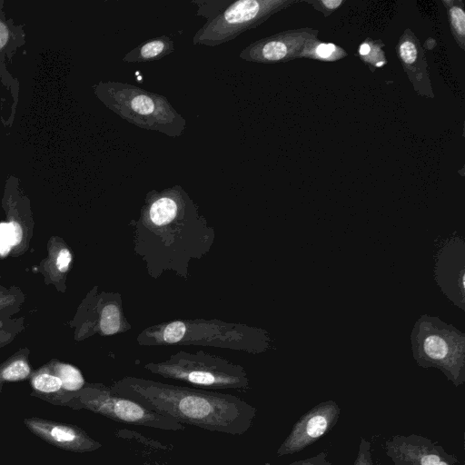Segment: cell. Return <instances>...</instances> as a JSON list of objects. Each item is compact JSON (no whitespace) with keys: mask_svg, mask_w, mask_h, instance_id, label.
Returning a JSON list of instances; mask_svg holds the SVG:
<instances>
[{"mask_svg":"<svg viewBox=\"0 0 465 465\" xmlns=\"http://www.w3.org/2000/svg\"><path fill=\"white\" fill-rule=\"evenodd\" d=\"M23 422L34 435L63 450L81 453L102 447V443L74 424L38 417L25 418Z\"/></svg>","mask_w":465,"mask_h":465,"instance_id":"cell-13","label":"cell"},{"mask_svg":"<svg viewBox=\"0 0 465 465\" xmlns=\"http://www.w3.org/2000/svg\"><path fill=\"white\" fill-rule=\"evenodd\" d=\"M320 31L312 27L287 29L248 45L239 57L259 64H280L298 58L307 41L318 38Z\"/></svg>","mask_w":465,"mask_h":465,"instance_id":"cell-10","label":"cell"},{"mask_svg":"<svg viewBox=\"0 0 465 465\" xmlns=\"http://www.w3.org/2000/svg\"><path fill=\"white\" fill-rule=\"evenodd\" d=\"M395 52L417 94L434 98L423 46L410 28L400 36Z\"/></svg>","mask_w":465,"mask_h":465,"instance_id":"cell-14","label":"cell"},{"mask_svg":"<svg viewBox=\"0 0 465 465\" xmlns=\"http://www.w3.org/2000/svg\"><path fill=\"white\" fill-rule=\"evenodd\" d=\"M46 363L60 378L63 389L68 393L78 396L81 390L84 388L87 383L82 371L76 366L56 359H52Z\"/></svg>","mask_w":465,"mask_h":465,"instance_id":"cell-21","label":"cell"},{"mask_svg":"<svg viewBox=\"0 0 465 465\" xmlns=\"http://www.w3.org/2000/svg\"><path fill=\"white\" fill-rule=\"evenodd\" d=\"M47 255L37 266L45 285H53L57 292L64 293L66 280L74 256L67 242L60 236H51L46 244Z\"/></svg>","mask_w":465,"mask_h":465,"instance_id":"cell-16","label":"cell"},{"mask_svg":"<svg viewBox=\"0 0 465 465\" xmlns=\"http://www.w3.org/2000/svg\"><path fill=\"white\" fill-rule=\"evenodd\" d=\"M68 324L77 341L94 335L114 336L132 329L124 312L122 294L101 291L98 286L85 294Z\"/></svg>","mask_w":465,"mask_h":465,"instance_id":"cell-8","label":"cell"},{"mask_svg":"<svg viewBox=\"0 0 465 465\" xmlns=\"http://www.w3.org/2000/svg\"><path fill=\"white\" fill-rule=\"evenodd\" d=\"M140 465H162V464H160V463L143 462V463H142V464H140Z\"/></svg>","mask_w":465,"mask_h":465,"instance_id":"cell-32","label":"cell"},{"mask_svg":"<svg viewBox=\"0 0 465 465\" xmlns=\"http://www.w3.org/2000/svg\"><path fill=\"white\" fill-rule=\"evenodd\" d=\"M174 51L173 41L166 36L147 39L126 53L122 58L125 63H147L163 59Z\"/></svg>","mask_w":465,"mask_h":465,"instance_id":"cell-18","label":"cell"},{"mask_svg":"<svg viewBox=\"0 0 465 465\" xmlns=\"http://www.w3.org/2000/svg\"><path fill=\"white\" fill-rule=\"evenodd\" d=\"M301 0H238L208 20L193 37V45L216 46L253 29Z\"/></svg>","mask_w":465,"mask_h":465,"instance_id":"cell-6","label":"cell"},{"mask_svg":"<svg viewBox=\"0 0 465 465\" xmlns=\"http://www.w3.org/2000/svg\"><path fill=\"white\" fill-rule=\"evenodd\" d=\"M384 46L385 45L381 39L374 40L368 37L360 45L357 55L369 66L370 70L374 72L376 68L387 64L383 51Z\"/></svg>","mask_w":465,"mask_h":465,"instance_id":"cell-23","label":"cell"},{"mask_svg":"<svg viewBox=\"0 0 465 465\" xmlns=\"http://www.w3.org/2000/svg\"><path fill=\"white\" fill-rule=\"evenodd\" d=\"M143 368L154 375L198 389H250L247 373L242 365L204 351H179L162 361L147 362Z\"/></svg>","mask_w":465,"mask_h":465,"instance_id":"cell-5","label":"cell"},{"mask_svg":"<svg viewBox=\"0 0 465 465\" xmlns=\"http://www.w3.org/2000/svg\"><path fill=\"white\" fill-rule=\"evenodd\" d=\"M451 35L461 50H465V7L462 0H442Z\"/></svg>","mask_w":465,"mask_h":465,"instance_id":"cell-22","label":"cell"},{"mask_svg":"<svg viewBox=\"0 0 465 465\" xmlns=\"http://www.w3.org/2000/svg\"><path fill=\"white\" fill-rule=\"evenodd\" d=\"M1 206L7 220L10 255L16 258L28 251L35 222L30 199L21 187L20 180L13 174L5 180Z\"/></svg>","mask_w":465,"mask_h":465,"instance_id":"cell-9","label":"cell"},{"mask_svg":"<svg viewBox=\"0 0 465 465\" xmlns=\"http://www.w3.org/2000/svg\"><path fill=\"white\" fill-rule=\"evenodd\" d=\"M424 351L432 360H442L448 353V346L439 336H429L424 341Z\"/></svg>","mask_w":465,"mask_h":465,"instance_id":"cell-26","label":"cell"},{"mask_svg":"<svg viewBox=\"0 0 465 465\" xmlns=\"http://www.w3.org/2000/svg\"><path fill=\"white\" fill-rule=\"evenodd\" d=\"M25 330V317H13L0 326V349L10 344Z\"/></svg>","mask_w":465,"mask_h":465,"instance_id":"cell-25","label":"cell"},{"mask_svg":"<svg viewBox=\"0 0 465 465\" xmlns=\"http://www.w3.org/2000/svg\"><path fill=\"white\" fill-rule=\"evenodd\" d=\"M232 2L230 1H193L198 5L197 15H203L211 20L222 12Z\"/></svg>","mask_w":465,"mask_h":465,"instance_id":"cell-27","label":"cell"},{"mask_svg":"<svg viewBox=\"0 0 465 465\" xmlns=\"http://www.w3.org/2000/svg\"><path fill=\"white\" fill-rule=\"evenodd\" d=\"M30 353L27 347H23L0 363V393L6 382L29 380L34 371L29 361Z\"/></svg>","mask_w":465,"mask_h":465,"instance_id":"cell-19","label":"cell"},{"mask_svg":"<svg viewBox=\"0 0 465 465\" xmlns=\"http://www.w3.org/2000/svg\"><path fill=\"white\" fill-rule=\"evenodd\" d=\"M308 5H311L316 11L322 13L324 17L331 15L342 5L345 4V0H304L302 1Z\"/></svg>","mask_w":465,"mask_h":465,"instance_id":"cell-28","label":"cell"},{"mask_svg":"<svg viewBox=\"0 0 465 465\" xmlns=\"http://www.w3.org/2000/svg\"><path fill=\"white\" fill-rule=\"evenodd\" d=\"M347 55V52L342 47L333 43H326L314 38L306 42L298 58H307L322 62H336Z\"/></svg>","mask_w":465,"mask_h":465,"instance_id":"cell-20","label":"cell"},{"mask_svg":"<svg viewBox=\"0 0 465 465\" xmlns=\"http://www.w3.org/2000/svg\"><path fill=\"white\" fill-rule=\"evenodd\" d=\"M4 0H0V81L11 92L14 98L11 120L18 102L19 83L13 78L6 68V62H12L17 49L25 44V25H16L13 18H7L4 12Z\"/></svg>","mask_w":465,"mask_h":465,"instance_id":"cell-15","label":"cell"},{"mask_svg":"<svg viewBox=\"0 0 465 465\" xmlns=\"http://www.w3.org/2000/svg\"><path fill=\"white\" fill-rule=\"evenodd\" d=\"M7 289H8V287H6V286H3V285H0V293H3V292H5Z\"/></svg>","mask_w":465,"mask_h":465,"instance_id":"cell-31","label":"cell"},{"mask_svg":"<svg viewBox=\"0 0 465 465\" xmlns=\"http://www.w3.org/2000/svg\"><path fill=\"white\" fill-rule=\"evenodd\" d=\"M110 389L182 424L233 436L251 429L257 412L255 407L232 394L144 378L126 376Z\"/></svg>","mask_w":465,"mask_h":465,"instance_id":"cell-2","label":"cell"},{"mask_svg":"<svg viewBox=\"0 0 465 465\" xmlns=\"http://www.w3.org/2000/svg\"><path fill=\"white\" fill-rule=\"evenodd\" d=\"M141 346H203L248 353L264 350V333L245 323L218 319H176L148 326L136 336Z\"/></svg>","mask_w":465,"mask_h":465,"instance_id":"cell-3","label":"cell"},{"mask_svg":"<svg viewBox=\"0 0 465 465\" xmlns=\"http://www.w3.org/2000/svg\"><path fill=\"white\" fill-rule=\"evenodd\" d=\"M130 225L134 252L153 280L172 272L188 281L191 262L204 258L216 237L215 229L180 184L147 192L138 218Z\"/></svg>","mask_w":465,"mask_h":465,"instance_id":"cell-1","label":"cell"},{"mask_svg":"<svg viewBox=\"0 0 465 465\" xmlns=\"http://www.w3.org/2000/svg\"><path fill=\"white\" fill-rule=\"evenodd\" d=\"M71 409L88 410L125 424L165 430H183L184 425L173 418L144 408L140 403L114 393L110 386L87 382L73 401Z\"/></svg>","mask_w":465,"mask_h":465,"instance_id":"cell-7","label":"cell"},{"mask_svg":"<svg viewBox=\"0 0 465 465\" xmlns=\"http://www.w3.org/2000/svg\"><path fill=\"white\" fill-rule=\"evenodd\" d=\"M25 302V294L18 286H10L0 293V326L17 314Z\"/></svg>","mask_w":465,"mask_h":465,"instance_id":"cell-24","label":"cell"},{"mask_svg":"<svg viewBox=\"0 0 465 465\" xmlns=\"http://www.w3.org/2000/svg\"><path fill=\"white\" fill-rule=\"evenodd\" d=\"M32 391L30 395L53 405L71 408L77 395L63 389L60 378L47 363L34 370L29 378Z\"/></svg>","mask_w":465,"mask_h":465,"instance_id":"cell-17","label":"cell"},{"mask_svg":"<svg viewBox=\"0 0 465 465\" xmlns=\"http://www.w3.org/2000/svg\"><path fill=\"white\" fill-rule=\"evenodd\" d=\"M341 408L334 401L313 406L293 424L291 432L277 450V457L303 450L328 433L337 423Z\"/></svg>","mask_w":465,"mask_h":465,"instance_id":"cell-11","label":"cell"},{"mask_svg":"<svg viewBox=\"0 0 465 465\" xmlns=\"http://www.w3.org/2000/svg\"><path fill=\"white\" fill-rule=\"evenodd\" d=\"M384 450L393 465H461L455 455L422 435H395L385 440Z\"/></svg>","mask_w":465,"mask_h":465,"instance_id":"cell-12","label":"cell"},{"mask_svg":"<svg viewBox=\"0 0 465 465\" xmlns=\"http://www.w3.org/2000/svg\"><path fill=\"white\" fill-rule=\"evenodd\" d=\"M286 465H332L328 460L327 453L322 451L313 457L293 461Z\"/></svg>","mask_w":465,"mask_h":465,"instance_id":"cell-30","label":"cell"},{"mask_svg":"<svg viewBox=\"0 0 465 465\" xmlns=\"http://www.w3.org/2000/svg\"><path fill=\"white\" fill-rule=\"evenodd\" d=\"M353 465H374L371 455V443L365 438H360L357 456Z\"/></svg>","mask_w":465,"mask_h":465,"instance_id":"cell-29","label":"cell"},{"mask_svg":"<svg viewBox=\"0 0 465 465\" xmlns=\"http://www.w3.org/2000/svg\"><path fill=\"white\" fill-rule=\"evenodd\" d=\"M92 89L109 110L139 128L173 138L181 136L186 129L185 118L164 95L112 80L99 81Z\"/></svg>","mask_w":465,"mask_h":465,"instance_id":"cell-4","label":"cell"}]
</instances>
